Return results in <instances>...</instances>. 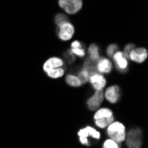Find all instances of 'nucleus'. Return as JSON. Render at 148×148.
I'll return each mask as SVG.
<instances>
[{
	"label": "nucleus",
	"mask_w": 148,
	"mask_h": 148,
	"mask_svg": "<svg viewBox=\"0 0 148 148\" xmlns=\"http://www.w3.org/2000/svg\"><path fill=\"white\" fill-rule=\"evenodd\" d=\"M88 52H89V55H90V59L98 61L100 59V55H99V48L97 45L95 44H92L90 45L89 49H88Z\"/></svg>",
	"instance_id": "dca6fc26"
},
{
	"label": "nucleus",
	"mask_w": 148,
	"mask_h": 148,
	"mask_svg": "<svg viewBox=\"0 0 148 148\" xmlns=\"http://www.w3.org/2000/svg\"><path fill=\"white\" fill-rule=\"evenodd\" d=\"M112 57L115 64V68L120 72H125L128 69L129 62H128V58L125 56L124 53L117 51Z\"/></svg>",
	"instance_id": "1a4fd4ad"
},
{
	"label": "nucleus",
	"mask_w": 148,
	"mask_h": 148,
	"mask_svg": "<svg viewBox=\"0 0 148 148\" xmlns=\"http://www.w3.org/2000/svg\"><path fill=\"white\" fill-rule=\"evenodd\" d=\"M64 57H65L66 60L68 61L69 64L73 63V62L75 61V55L73 54L72 51H71L70 50H68V51H66L64 53Z\"/></svg>",
	"instance_id": "5701e85b"
},
{
	"label": "nucleus",
	"mask_w": 148,
	"mask_h": 148,
	"mask_svg": "<svg viewBox=\"0 0 148 148\" xmlns=\"http://www.w3.org/2000/svg\"><path fill=\"white\" fill-rule=\"evenodd\" d=\"M117 51H118V45H115V44H112V45L107 46L106 53H107V55H108V56L112 57Z\"/></svg>",
	"instance_id": "4be33fe9"
},
{
	"label": "nucleus",
	"mask_w": 148,
	"mask_h": 148,
	"mask_svg": "<svg viewBox=\"0 0 148 148\" xmlns=\"http://www.w3.org/2000/svg\"><path fill=\"white\" fill-rule=\"evenodd\" d=\"M89 82L96 90H102L106 84V79L102 74L96 73L90 76Z\"/></svg>",
	"instance_id": "9b49d317"
},
{
	"label": "nucleus",
	"mask_w": 148,
	"mask_h": 148,
	"mask_svg": "<svg viewBox=\"0 0 148 148\" xmlns=\"http://www.w3.org/2000/svg\"><path fill=\"white\" fill-rule=\"evenodd\" d=\"M93 118L95 124L100 129L106 128L114 121V115L113 111L109 108H107V107L99 108L96 111L95 114H94Z\"/></svg>",
	"instance_id": "f257e3e1"
},
{
	"label": "nucleus",
	"mask_w": 148,
	"mask_h": 148,
	"mask_svg": "<svg viewBox=\"0 0 148 148\" xmlns=\"http://www.w3.org/2000/svg\"><path fill=\"white\" fill-rule=\"evenodd\" d=\"M103 148H120V145H119V143L109 138V139H106L104 142Z\"/></svg>",
	"instance_id": "aec40b11"
},
{
	"label": "nucleus",
	"mask_w": 148,
	"mask_h": 148,
	"mask_svg": "<svg viewBox=\"0 0 148 148\" xmlns=\"http://www.w3.org/2000/svg\"><path fill=\"white\" fill-rule=\"evenodd\" d=\"M104 99L103 90H96L95 93L87 100V106L90 111H95L99 108Z\"/></svg>",
	"instance_id": "0eeeda50"
},
{
	"label": "nucleus",
	"mask_w": 148,
	"mask_h": 148,
	"mask_svg": "<svg viewBox=\"0 0 148 148\" xmlns=\"http://www.w3.org/2000/svg\"><path fill=\"white\" fill-rule=\"evenodd\" d=\"M136 46H135V45H133V44H129V45H127L126 46H125V48H124V51H123V53L125 54V56L129 59V54H130V52L135 48Z\"/></svg>",
	"instance_id": "b1692460"
},
{
	"label": "nucleus",
	"mask_w": 148,
	"mask_h": 148,
	"mask_svg": "<svg viewBox=\"0 0 148 148\" xmlns=\"http://www.w3.org/2000/svg\"><path fill=\"white\" fill-rule=\"evenodd\" d=\"M70 51H72V53L74 55H76L78 57H84L85 56V48H84V45L79 42V41H74L72 44H71V48H70Z\"/></svg>",
	"instance_id": "4468645a"
},
{
	"label": "nucleus",
	"mask_w": 148,
	"mask_h": 148,
	"mask_svg": "<svg viewBox=\"0 0 148 148\" xmlns=\"http://www.w3.org/2000/svg\"><path fill=\"white\" fill-rule=\"evenodd\" d=\"M90 74L86 71V70H84V69H82L81 70L79 73H78V79H79V81L81 82V84H86L87 82H89V78H90Z\"/></svg>",
	"instance_id": "6ab92c4d"
},
{
	"label": "nucleus",
	"mask_w": 148,
	"mask_h": 148,
	"mask_svg": "<svg viewBox=\"0 0 148 148\" xmlns=\"http://www.w3.org/2000/svg\"><path fill=\"white\" fill-rule=\"evenodd\" d=\"M66 82L69 85L72 86V87H79L82 85L81 82L79 81L78 77L74 75H68L66 77Z\"/></svg>",
	"instance_id": "f3484780"
},
{
	"label": "nucleus",
	"mask_w": 148,
	"mask_h": 148,
	"mask_svg": "<svg viewBox=\"0 0 148 148\" xmlns=\"http://www.w3.org/2000/svg\"><path fill=\"white\" fill-rule=\"evenodd\" d=\"M64 66H65V63L61 59L57 57H51L44 63L43 69L45 73H48L51 70L56 69L59 68H64Z\"/></svg>",
	"instance_id": "f8f14e48"
},
{
	"label": "nucleus",
	"mask_w": 148,
	"mask_h": 148,
	"mask_svg": "<svg viewBox=\"0 0 148 148\" xmlns=\"http://www.w3.org/2000/svg\"><path fill=\"white\" fill-rule=\"evenodd\" d=\"M77 135L79 137V140H80L81 144L87 145V146L90 145V142H89V138H88L89 137H90L92 138H95V139H99V138H100L99 131H98L97 130H95L90 126H86L85 128L79 130L77 132Z\"/></svg>",
	"instance_id": "20e7f679"
},
{
	"label": "nucleus",
	"mask_w": 148,
	"mask_h": 148,
	"mask_svg": "<svg viewBox=\"0 0 148 148\" xmlns=\"http://www.w3.org/2000/svg\"><path fill=\"white\" fill-rule=\"evenodd\" d=\"M83 69L86 70L90 74V75L98 73V71H97V61L88 58L84 63Z\"/></svg>",
	"instance_id": "2eb2a0df"
},
{
	"label": "nucleus",
	"mask_w": 148,
	"mask_h": 148,
	"mask_svg": "<svg viewBox=\"0 0 148 148\" xmlns=\"http://www.w3.org/2000/svg\"><path fill=\"white\" fill-rule=\"evenodd\" d=\"M148 57V51L144 47L134 48L129 54V59L134 62L143 63Z\"/></svg>",
	"instance_id": "6e6552de"
},
{
	"label": "nucleus",
	"mask_w": 148,
	"mask_h": 148,
	"mask_svg": "<svg viewBox=\"0 0 148 148\" xmlns=\"http://www.w3.org/2000/svg\"><path fill=\"white\" fill-rule=\"evenodd\" d=\"M106 134L109 138L114 140L117 143H122L126 138V129L125 126L120 122H114L106 127Z\"/></svg>",
	"instance_id": "f03ea898"
},
{
	"label": "nucleus",
	"mask_w": 148,
	"mask_h": 148,
	"mask_svg": "<svg viewBox=\"0 0 148 148\" xmlns=\"http://www.w3.org/2000/svg\"><path fill=\"white\" fill-rule=\"evenodd\" d=\"M65 73V69L64 68H59V69H53V70H51L50 72L46 73L47 75L51 78H53V79H56V78H60L61 76H63Z\"/></svg>",
	"instance_id": "a211bd4d"
},
{
	"label": "nucleus",
	"mask_w": 148,
	"mask_h": 148,
	"mask_svg": "<svg viewBox=\"0 0 148 148\" xmlns=\"http://www.w3.org/2000/svg\"><path fill=\"white\" fill-rule=\"evenodd\" d=\"M54 21L56 23V25H60L61 23H64V22H66V21H69V18L66 17L65 14H62V13H58V14L55 16V19H54Z\"/></svg>",
	"instance_id": "412c9836"
},
{
	"label": "nucleus",
	"mask_w": 148,
	"mask_h": 148,
	"mask_svg": "<svg viewBox=\"0 0 148 148\" xmlns=\"http://www.w3.org/2000/svg\"><path fill=\"white\" fill-rule=\"evenodd\" d=\"M143 132L140 129H131L126 133V144L129 148H141L143 144Z\"/></svg>",
	"instance_id": "7ed1b4c3"
},
{
	"label": "nucleus",
	"mask_w": 148,
	"mask_h": 148,
	"mask_svg": "<svg viewBox=\"0 0 148 148\" xmlns=\"http://www.w3.org/2000/svg\"><path fill=\"white\" fill-rule=\"evenodd\" d=\"M104 98H106V99L107 101L112 104L117 103L121 98L120 87L117 85H112V86L108 87L104 93Z\"/></svg>",
	"instance_id": "9d476101"
},
{
	"label": "nucleus",
	"mask_w": 148,
	"mask_h": 148,
	"mask_svg": "<svg viewBox=\"0 0 148 148\" xmlns=\"http://www.w3.org/2000/svg\"><path fill=\"white\" fill-rule=\"evenodd\" d=\"M113 69V64L110 60L100 58L97 61V71L99 74H109Z\"/></svg>",
	"instance_id": "ddd939ff"
},
{
	"label": "nucleus",
	"mask_w": 148,
	"mask_h": 148,
	"mask_svg": "<svg viewBox=\"0 0 148 148\" xmlns=\"http://www.w3.org/2000/svg\"><path fill=\"white\" fill-rule=\"evenodd\" d=\"M57 27H58L57 35L60 40H62V41H69V39L73 37L75 33V28L69 21L61 23Z\"/></svg>",
	"instance_id": "423d86ee"
},
{
	"label": "nucleus",
	"mask_w": 148,
	"mask_h": 148,
	"mask_svg": "<svg viewBox=\"0 0 148 148\" xmlns=\"http://www.w3.org/2000/svg\"><path fill=\"white\" fill-rule=\"evenodd\" d=\"M59 5L69 14L77 13L83 7V0H59Z\"/></svg>",
	"instance_id": "39448f33"
}]
</instances>
